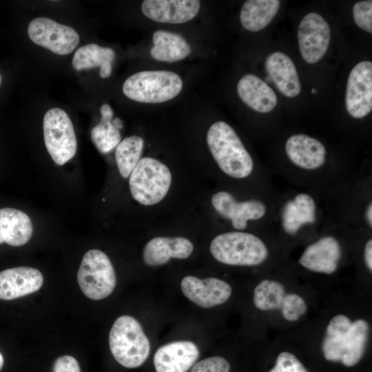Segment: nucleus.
I'll use <instances>...</instances> for the list:
<instances>
[{
	"label": "nucleus",
	"mask_w": 372,
	"mask_h": 372,
	"mask_svg": "<svg viewBox=\"0 0 372 372\" xmlns=\"http://www.w3.org/2000/svg\"><path fill=\"white\" fill-rule=\"evenodd\" d=\"M371 293L355 289L328 296L311 320L285 335L296 343L314 344L328 362L353 368L371 343Z\"/></svg>",
	"instance_id": "f257e3e1"
},
{
	"label": "nucleus",
	"mask_w": 372,
	"mask_h": 372,
	"mask_svg": "<svg viewBox=\"0 0 372 372\" xmlns=\"http://www.w3.org/2000/svg\"><path fill=\"white\" fill-rule=\"evenodd\" d=\"M358 232L344 225H329L287 251V267L325 296L361 288L354 261Z\"/></svg>",
	"instance_id": "f03ea898"
},
{
	"label": "nucleus",
	"mask_w": 372,
	"mask_h": 372,
	"mask_svg": "<svg viewBox=\"0 0 372 372\" xmlns=\"http://www.w3.org/2000/svg\"><path fill=\"white\" fill-rule=\"evenodd\" d=\"M256 274L251 302L260 335L296 329L317 313L327 297L301 281L287 265Z\"/></svg>",
	"instance_id": "7ed1b4c3"
},
{
	"label": "nucleus",
	"mask_w": 372,
	"mask_h": 372,
	"mask_svg": "<svg viewBox=\"0 0 372 372\" xmlns=\"http://www.w3.org/2000/svg\"><path fill=\"white\" fill-rule=\"evenodd\" d=\"M285 163L270 169L294 187L327 194L350 180L360 169L333 163L325 145L303 133L287 138ZM269 170V171H270Z\"/></svg>",
	"instance_id": "20e7f679"
},
{
	"label": "nucleus",
	"mask_w": 372,
	"mask_h": 372,
	"mask_svg": "<svg viewBox=\"0 0 372 372\" xmlns=\"http://www.w3.org/2000/svg\"><path fill=\"white\" fill-rule=\"evenodd\" d=\"M330 225L322 196L293 187L277 193L269 232L287 253Z\"/></svg>",
	"instance_id": "39448f33"
},
{
	"label": "nucleus",
	"mask_w": 372,
	"mask_h": 372,
	"mask_svg": "<svg viewBox=\"0 0 372 372\" xmlns=\"http://www.w3.org/2000/svg\"><path fill=\"white\" fill-rule=\"evenodd\" d=\"M209 251L220 264L254 269L256 273L287 264L285 249L267 231L220 233L211 241Z\"/></svg>",
	"instance_id": "423d86ee"
},
{
	"label": "nucleus",
	"mask_w": 372,
	"mask_h": 372,
	"mask_svg": "<svg viewBox=\"0 0 372 372\" xmlns=\"http://www.w3.org/2000/svg\"><path fill=\"white\" fill-rule=\"evenodd\" d=\"M207 143L220 170L235 180L256 176L272 185L267 168L256 167L253 156L234 129L225 121L213 123L207 133Z\"/></svg>",
	"instance_id": "0eeeda50"
},
{
	"label": "nucleus",
	"mask_w": 372,
	"mask_h": 372,
	"mask_svg": "<svg viewBox=\"0 0 372 372\" xmlns=\"http://www.w3.org/2000/svg\"><path fill=\"white\" fill-rule=\"evenodd\" d=\"M276 196L254 195L239 200L230 192L220 190L213 194L211 202L216 213L229 221L234 230L246 231L254 225L260 230L269 231Z\"/></svg>",
	"instance_id": "6e6552de"
},
{
	"label": "nucleus",
	"mask_w": 372,
	"mask_h": 372,
	"mask_svg": "<svg viewBox=\"0 0 372 372\" xmlns=\"http://www.w3.org/2000/svg\"><path fill=\"white\" fill-rule=\"evenodd\" d=\"M108 342L113 357L125 368L139 367L150 353V342L141 323L129 315L116 319L110 331Z\"/></svg>",
	"instance_id": "1a4fd4ad"
},
{
	"label": "nucleus",
	"mask_w": 372,
	"mask_h": 372,
	"mask_svg": "<svg viewBox=\"0 0 372 372\" xmlns=\"http://www.w3.org/2000/svg\"><path fill=\"white\" fill-rule=\"evenodd\" d=\"M183 88L180 77L171 71L145 70L128 77L123 92L129 99L141 103H159L179 94Z\"/></svg>",
	"instance_id": "9d476101"
},
{
	"label": "nucleus",
	"mask_w": 372,
	"mask_h": 372,
	"mask_svg": "<svg viewBox=\"0 0 372 372\" xmlns=\"http://www.w3.org/2000/svg\"><path fill=\"white\" fill-rule=\"evenodd\" d=\"M172 183L169 168L157 159L145 157L130 176L129 185L132 197L144 205H153L167 194Z\"/></svg>",
	"instance_id": "9b49d317"
},
{
	"label": "nucleus",
	"mask_w": 372,
	"mask_h": 372,
	"mask_svg": "<svg viewBox=\"0 0 372 372\" xmlns=\"http://www.w3.org/2000/svg\"><path fill=\"white\" fill-rule=\"evenodd\" d=\"M77 282L84 295L91 300L108 297L116 285L115 270L109 257L99 249L87 251L79 266Z\"/></svg>",
	"instance_id": "f8f14e48"
},
{
	"label": "nucleus",
	"mask_w": 372,
	"mask_h": 372,
	"mask_svg": "<svg viewBox=\"0 0 372 372\" xmlns=\"http://www.w3.org/2000/svg\"><path fill=\"white\" fill-rule=\"evenodd\" d=\"M44 142L52 160L62 165L76 154L77 141L72 123L61 108L50 109L43 123Z\"/></svg>",
	"instance_id": "ddd939ff"
},
{
	"label": "nucleus",
	"mask_w": 372,
	"mask_h": 372,
	"mask_svg": "<svg viewBox=\"0 0 372 372\" xmlns=\"http://www.w3.org/2000/svg\"><path fill=\"white\" fill-rule=\"evenodd\" d=\"M28 34L37 45L60 55L71 53L79 42V35L72 28L45 17L31 21Z\"/></svg>",
	"instance_id": "4468645a"
},
{
	"label": "nucleus",
	"mask_w": 372,
	"mask_h": 372,
	"mask_svg": "<svg viewBox=\"0 0 372 372\" xmlns=\"http://www.w3.org/2000/svg\"><path fill=\"white\" fill-rule=\"evenodd\" d=\"M180 289L186 298L204 309L225 304L233 295L231 285L216 277L201 279L194 276H186L180 282Z\"/></svg>",
	"instance_id": "2eb2a0df"
},
{
	"label": "nucleus",
	"mask_w": 372,
	"mask_h": 372,
	"mask_svg": "<svg viewBox=\"0 0 372 372\" xmlns=\"http://www.w3.org/2000/svg\"><path fill=\"white\" fill-rule=\"evenodd\" d=\"M346 107L349 115L363 118L372 110V63L364 61L351 70L347 83Z\"/></svg>",
	"instance_id": "dca6fc26"
},
{
	"label": "nucleus",
	"mask_w": 372,
	"mask_h": 372,
	"mask_svg": "<svg viewBox=\"0 0 372 372\" xmlns=\"http://www.w3.org/2000/svg\"><path fill=\"white\" fill-rule=\"evenodd\" d=\"M330 39V27L320 14L309 12L302 18L298 40L301 56L307 63H315L325 54Z\"/></svg>",
	"instance_id": "f3484780"
},
{
	"label": "nucleus",
	"mask_w": 372,
	"mask_h": 372,
	"mask_svg": "<svg viewBox=\"0 0 372 372\" xmlns=\"http://www.w3.org/2000/svg\"><path fill=\"white\" fill-rule=\"evenodd\" d=\"M200 355L198 346L189 340H178L160 347L154 355L156 372H187Z\"/></svg>",
	"instance_id": "a211bd4d"
},
{
	"label": "nucleus",
	"mask_w": 372,
	"mask_h": 372,
	"mask_svg": "<svg viewBox=\"0 0 372 372\" xmlns=\"http://www.w3.org/2000/svg\"><path fill=\"white\" fill-rule=\"evenodd\" d=\"M200 8L198 0H145L141 10L149 19L165 23H183L194 18Z\"/></svg>",
	"instance_id": "6ab92c4d"
},
{
	"label": "nucleus",
	"mask_w": 372,
	"mask_h": 372,
	"mask_svg": "<svg viewBox=\"0 0 372 372\" xmlns=\"http://www.w3.org/2000/svg\"><path fill=\"white\" fill-rule=\"evenodd\" d=\"M43 283L41 272L32 267H17L0 271V299L11 300L34 293Z\"/></svg>",
	"instance_id": "aec40b11"
},
{
	"label": "nucleus",
	"mask_w": 372,
	"mask_h": 372,
	"mask_svg": "<svg viewBox=\"0 0 372 372\" xmlns=\"http://www.w3.org/2000/svg\"><path fill=\"white\" fill-rule=\"evenodd\" d=\"M194 251L192 242L182 236H158L149 240L143 250V260L149 267H159L172 258L186 259Z\"/></svg>",
	"instance_id": "412c9836"
},
{
	"label": "nucleus",
	"mask_w": 372,
	"mask_h": 372,
	"mask_svg": "<svg viewBox=\"0 0 372 372\" xmlns=\"http://www.w3.org/2000/svg\"><path fill=\"white\" fill-rule=\"evenodd\" d=\"M265 70L284 96L293 98L300 94L301 85L296 68L289 56L281 52L270 54L265 61Z\"/></svg>",
	"instance_id": "4be33fe9"
},
{
	"label": "nucleus",
	"mask_w": 372,
	"mask_h": 372,
	"mask_svg": "<svg viewBox=\"0 0 372 372\" xmlns=\"http://www.w3.org/2000/svg\"><path fill=\"white\" fill-rule=\"evenodd\" d=\"M237 92L247 105L260 113H268L277 105V96L273 89L252 74H246L239 80Z\"/></svg>",
	"instance_id": "5701e85b"
},
{
	"label": "nucleus",
	"mask_w": 372,
	"mask_h": 372,
	"mask_svg": "<svg viewBox=\"0 0 372 372\" xmlns=\"http://www.w3.org/2000/svg\"><path fill=\"white\" fill-rule=\"evenodd\" d=\"M32 233V221L25 212L11 207L0 209V244L22 246L30 240Z\"/></svg>",
	"instance_id": "b1692460"
},
{
	"label": "nucleus",
	"mask_w": 372,
	"mask_h": 372,
	"mask_svg": "<svg viewBox=\"0 0 372 372\" xmlns=\"http://www.w3.org/2000/svg\"><path fill=\"white\" fill-rule=\"evenodd\" d=\"M152 40L150 54L155 60L172 63L184 59L191 53L189 45L180 34L158 30L153 34Z\"/></svg>",
	"instance_id": "393cba45"
},
{
	"label": "nucleus",
	"mask_w": 372,
	"mask_h": 372,
	"mask_svg": "<svg viewBox=\"0 0 372 372\" xmlns=\"http://www.w3.org/2000/svg\"><path fill=\"white\" fill-rule=\"evenodd\" d=\"M114 59L115 52L112 48L90 43L79 48L75 52L72 64L76 70L99 66V75L105 79L109 77L112 73V65Z\"/></svg>",
	"instance_id": "a878e982"
},
{
	"label": "nucleus",
	"mask_w": 372,
	"mask_h": 372,
	"mask_svg": "<svg viewBox=\"0 0 372 372\" xmlns=\"http://www.w3.org/2000/svg\"><path fill=\"white\" fill-rule=\"evenodd\" d=\"M280 6L278 0H249L244 3L240 13L242 27L250 32L265 28L276 15Z\"/></svg>",
	"instance_id": "bb28decb"
},
{
	"label": "nucleus",
	"mask_w": 372,
	"mask_h": 372,
	"mask_svg": "<svg viewBox=\"0 0 372 372\" xmlns=\"http://www.w3.org/2000/svg\"><path fill=\"white\" fill-rule=\"evenodd\" d=\"M354 261L358 285L366 291H371L372 232L358 231Z\"/></svg>",
	"instance_id": "cd10ccee"
},
{
	"label": "nucleus",
	"mask_w": 372,
	"mask_h": 372,
	"mask_svg": "<svg viewBox=\"0 0 372 372\" xmlns=\"http://www.w3.org/2000/svg\"><path fill=\"white\" fill-rule=\"evenodd\" d=\"M100 111L101 121L92 128L91 138L101 153L107 154L118 145L121 136L119 130L112 123L113 110L110 105L107 103L102 105Z\"/></svg>",
	"instance_id": "c85d7f7f"
},
{
	"label": "nucleus",
	"mask_w": 372,
	"mask_h": 372,
	"mask_svg": "<svg viewBox=\"0 0 372 372\" xmlns=\"http://www.w3.org/2000/svg\"><path fill=\"white\" fill-rule=\"evenodd\" d=\"M144 141L138 136L124 138L116 146L115 160L120 174L127 178L140 161Z\"/></svg>",
	"instance_id": "c756f323"
},
{
	"label": "nucleus",
	"mask_w": 372,
	"mask_h": 372,
	"mask_svg": "<svg viewBox=\"0 0 372 372\" xmlns=\"http://www.w3.org/2000/svg\"><path fill=\"white\" fill-rule=\"evenodd\" d=\"M268 372H309L292 348L281 347Z\"/></svg>",
	"instance_id": "7c9ffc66"
},
{
	"label": "nucleus",
	"mask_w": 372,
	"mask_h": 372,
	"mask_svg": "<svg viewBox=\"0 0 372 372\" xmlns=\"http://www.w3.org/2000/svg\"><path fill=\"white\" fill-rule=\"evenodd\" d=\"M353 17L360 28L372 33V1L356 2L353 7Z\"/></svg>",
	"instance_id": "2f4dec72"
},
{
	"label": "nucleus",
	"mask_w": 372,
	"mask_h": 372,
	"mask_svg": "<svg viewBox=\"0 0 372 372\" xmlns=\"http://www.w3.org/2000/svg\"><path fill=\"white\" fill-rule=\"evenodd\" d=\"M229 361L220 355L211 356L194 364L190 372H229Z\"/></svg>",
	"instance_id": "473e14b6"
},
{
	"label": "nucleus",
	"mask_w": 372,
	"mask_h": 372,
	"mask_svg": "<svg viewBox=\"0 0 372 372\" xmlns=\"http://www.w3.org/2000/svg\"><path fill=\"white\" fill-rule=\"evenodd\" d=\"M52 372H81V369L78 361L74 357L62 355L54 362Z\"/></svg>",
	"instance_id": "72a5a7b5"
},
{
	"label": "nucleus",
	"mask_w": 372,
	"mask_h": 372,
	"mask_svg": "<svg viewBox=\"0 0 372 372\" xmlns=\"http://www.w3.org/2000/svg\"><path fill=\"white\" fill-rule=\"evenodd\" d=\"M112 123L118 130L122 129L123 127V121L118 117L112 118Z\"/></svg>",
	"instance_id": "f704fd0d"
},
{
	"label": "nucleus",
	"mask_w": 372,
	"mask_h": 372,
	"mask_svg": "<svg viewBox=\"0 0 372 372\" xmlns=\"http://www.w3.org/2000/svg\"><path fill=\"white\" fill-rule=\"evenodd\" d=\"M3 363H4L3 356L1 354V353L0 352V371L1 370V369H2L3 366Z\"/></svg>",
	"instance_id": "c9c22d12"
},
{
	"label": "nucleus",
	"mask_w": 372,
	"mask_h": 372,
	"mask_svg": "<svg viewBox=\"0 0 372 372\" xmlns=\"http://www.w3.org/2000/svg\"><path fill=\"white\" fill-rule=\"evenodd\" d=\"M311 92H312V93H316V92H317V91H316V89H312V91H311Z\"/></svg>",
	"instance_id": "e433bc0d"
},
{
	"label": "nucleus",
	"mask_w": 372,
	"mask_h": 372,
	"mask_svg": "<svg viewBox=\"0 0 372 372\" xmlns=\"http://www.w3.org/2000/svg\"><path fill=\"white\" fill-rule=\"evenodd\" d=\"M1 80H2V78H1V75L0 74V86H1Z\"/></svg>",
	"instance_id": "4c0bfd02"
}]
</instances>
